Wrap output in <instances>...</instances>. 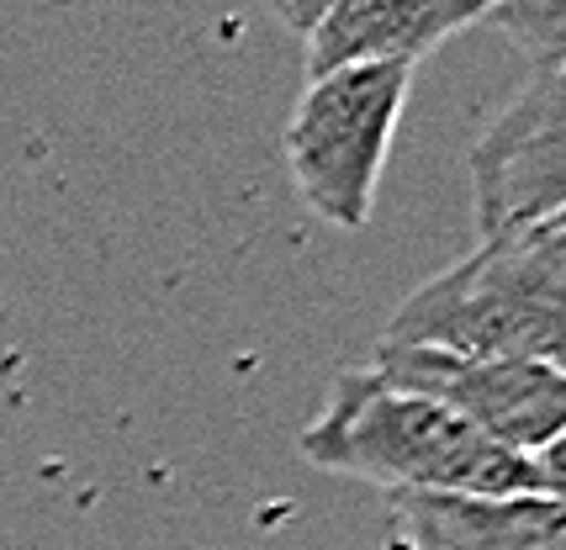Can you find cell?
Returning a JSON list of instances; mask_svg holds the SVG:
<instances>
[{
	"instance_id": "6da1fadb",
	"label": "cell",
	"mask_w": 566,
	"mask_h": 550,
	"mask_svg": "<svg viewBox=\"0 0 566 550\" xmlns=\"http://www.w3.org/2000/svg\"><path fill=\"white\" fill-rule=\"evenodd\" d=\"M296 451L318 472L376 482L392 498H514L541 493L535 461L493 445L450 408L397 387L376 366L339 371Z\"/></svg>"
},
{
	"instance_id": "7a4b0ae2",
	"label": "cell",
	"mask_w": 566,
	"mask_h": 550,
	"mask_svg": "<svg viewBox=\"0 0 566 550\" xmlns=\"http://www.w3.org/2000/svg\"><path fill=\"white\" fill-rule=\"evenodd\" d=\"M387 345L566 366V250L545 228L488 233L402 297Z\"/></svg>"
},
{
	"instance_id": "3957f363",
	"label": "cell",
	"mask_w": 566,
	"mask_h": 550,
	"mask_svg": "<svg viewBox=\"0 0 566 550\" xmlns=\"http://www.w3.org/2000/svg\"><path fill=\"white\" fill-rule=\"evenodd\" d=\"M408 91V64H349L302 85V101L281 133V154L313 218L349 233L370 223Z\"/></svg>"
},
{
	"instance_id": "277c9868",
	"label": "cell",
	"mask_w": 566,
	"mask_h": 550,
	"mask_svg": "<svg viewBox=\"0 0 566 550\" xmlns=\"http://www.w3.org/2000/svg\"><path fill=\"white\" fill-rule=\"evenodd\" d=\"M376 371L450 408L476 434H488L503 451L535 455L566 434V366L541 360H503V355H450L429 345H387L370 360Z\"/></svg>"
},
{
	"instance_id": "5b68a950",
	"label": "cell",
	"mask_w": 566,
	"mask_h": 550,
	"mask_svg": "<svg viewBox=\"0 0 566 550\" xmlns=\"http://www.w3.org/2000/svg\"><path fill=\"white\" fill-rule=\"evenodd\" d=\"M471 212L482 239L566 212V64L535 70L471 144Z\"/></svg>"
},
{
	"instance_id": "8992f818",
	"label": "cell",
	"mask_w": 566,
	"mask_h": 550,
	"mask_svg": "<svg viewBox=\"0 0 566 550\" xmlns=\"http://www.w3.org/2000/svg\"><path fill=\"white\" fill-rule=\"evenodd\" d=\"M497 0H334L307 32V80L349 64H419Z\"/></svg>"
},
{
	"instance_id": "52a82bcc",
	"label": "cell",
	"mask_w": 566,
	"mask_h": 550,
	"mask_svg": "<svg viewBox=\"0 0 566 550\" xmlns=\"http://www.w3.org/2000/svg\"><path fill=\"white\" fill-rule=\"evenodd\" d=\"M402 535L419 550H566V503L514 498H392Z\"/></svg>"
},
{
	"instance_id": "ba28073f",
	"label": "cell",
	"mask_w": 566,
	"mask_h": 550,
	"mask_svg": "<svg viewBox=\"0 0 566 550\" xmlns=\"http://www.w3.org/2000/svg\"><path fill=\"white\" fill-rule=\"evenodd\" d=\"M482 22H493L518 53H530L535 70L566 64V0H497Z\"/></svg>"
},
{
	"instance_id": "9c48e42d",
	"label": "cell",
	"mask_w": 566,
	"mask_h": 550,
	"mask_svg": "<svg viewBox=\"0 0 566 550\" xmlns=\"http://www.w3.org/2000/svg\"><path fill=\"white\" fill-rule=\"evenodd\" d=\"M265 6H271V17L281 27H292L296 38H307V32L328 17V6H334V0H265Z\"/></svg>"
},
{
	"instance_id": "30bf717a",
	"label": "cell",
	"mask_w": 566,
	"mask_h": 550,
	"mask_svg": "<svg viewBox=\"0 0 566 550\" xmlns=\"http://www.w3.org/2000/svg\"><path fill=\"white\" fill-rule=\"evenodd\" d=\"M535 476H541L545 498L566 503V434H562V440H551V445L535 455Z\"/></svg>"
},
{
	"instance_id": "8fae6325",
	"label": "cell",
	"mask_w": 566,
	"mask_h": 550,
	"mask_svg": "<svg viewBox=\"0 0 566 550\" xmlns=\"http://www.w3.org/2000/svg\"><path fill=\"white\" fill-rule=\"evenodd\" d=\"M541 228H545V233H551V239H556V244L566 250V212H562V218H551V223H541Z\"/></svg>"
}]
</instances>
